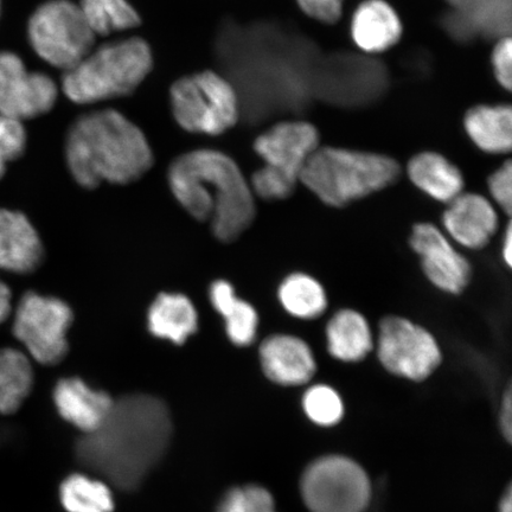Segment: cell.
<instances>
[{"label": "cell", "mask_w": 512, "mask_h": 512, "mask_svg": "<svg viewBox=\"0 0 512 512\" xmlns=\"http://www.w3.org/2000/svg\"><path fill=\"white\" fill-rule=\"evenodd\" d=\"M166 403L149 394L117 401L105 424L76 443V459L121 491L133 492L162 462L172 438Z\"/></svg>", "instance_id": "obj_1"}, {"label": "cell", "mask_w": 512, "mask_h": 512, "mask_svg": "<svg viewBox=\"0 0 512 512\" xmlns=\"http://www.w3.org/2000/svg\"><path fill=\"white\" fill-rule=\"evenodd\" d=\"M168 184L181 207L208 223L223 243L239 240L256 217L255 195L238 163L221 151L183 153L170 164Z\"/></svg>", "instance_id": "obj_2"}, {"label": "cell", "mask_w": 512, "mask_h": 512, "mask_svg": "<svg viewBox=\"0 0 512 512\" xmlns=\"http://www.w3.org/2000/svg\"><path fill=\"white\" fill-rule=\"evenodd\" d=\"M66 162L81 188L139 181L155 163L144 132L125 115L101 110L82 115L69 127Z\"/></svg>", "instance_id": "obj_3"}, {"label": "cell", "mask_w": 512, "mask_h": 512, "mask_svg": "<svg viewBox=\"0 0 512 512\" xmlns=\"http://www.w3.org/2000/svg\"><path fill=\"white\" fill-rule=\"evenodd\" d=\"M400 175V164L381 153L319 146L300 183L328 206L342 208L390 187Z\"/></svg>", "instance_id": "obj_4"}, {"label": "cell", "mask_w": 512, "mask_h": 512, "mask_svg": "<svg viewBox=\"0 0 512 512\" xmlns=\"http://www.w3.org/2000/svg\"><path fill=\"white\" fill-rule=\"evenodd\" d=\"M152 66V51L143 38L108 43L66 70L62 91L80 105L120 98L136 91Z\"/></svg>", "instance_id": "obj_5"}, {"label": "cell", "mask_w": 512, "mask_h": 512, "mask_svg": "<svg viewBox=\"0 0 512 512\" xmlns=\"http://www.w3.org/2000/svg\"><path fill=\"white\" fill-rule=\"evenodd\" d=\"M177 124L190 133L220 136L239 120V99L221 75L206 72L185 76L171 87Z\"/></svg>", "instance_id": "obj_6"}, {"label": "cell", "mask_w": 512, "mask_h": 512, "mask_svg": "<svg viewBox=\"0 0 512 512\" xmlns=\"http://www.w3.org/2000/svg\"><path fill=\"white\" fill-rule=\"evenodd\" d=\"M32 49L56 68H73L91 53L95 34L79 5L51 0L38 8L29 22Z\"/></svg>", "instance_id": "obj_7"}, {"label": "cell", "mask_w": 512, "mask_h": 512, "mask_svg": "<svg viewBox=\"0 0 512 512\" xmlns=\"http://www.w3.org/2000/svg\"><path fill=\"white\" fill-rule=\"evenodd\" d=\"M73 323L74 312L64 300L27 292L17 305L12 331L32 360L56 366L68 355Z\"/></svg>", "instance_id": "obj_8"}, {"label": "cell", "mask_w": 512, "mask_h": 512, "mask_svg": "<svg viewBox=\"0 0 512 512\" xmlns=\"http://www.w3.org/2000/svg\"><path fill=\"white\" fill-rule=\"evenodd\" d=\"M300 489L311 512H366L370 504L367 472L347 457L317 459L305 470Z\"/></svg>", "instance_id": "obj_9"}, {"label": "cell", "mask_w": 512, "mask_h": 512, "mask_svg": "<svg viewBox=\"0 0 512 512\" xmlns=\"http://www.w3.org/2000/svg\"><path fill=\"white\" fill-rule=\"evenodd\" d=\"M376 344L384 369L403 379L424 381L443 361L437 339L424 326L407 318H383Z\"/></svg>", "instance_id": "obj_10"}, {"label": "cell", "mask_w": 512, "mask_h": 512, "mask_svg": "<svg viewBox=\"0 0 512 512\" xmlns=\"http://www.w3.org/2000/svg\"><path fill=\"white\" fill-rule=\"evenodd\" d=\"M56 83L48 75L30 73L21 57L0 53V115L28 120L53 110L56 104Z\"/></svg>", "instance_id": "obj_11"}, {"label": "cell", "mask_w": 512, "mask_h": 512, "mask_svg": "<svg viewBox=\"0 0 512 512\" xmlns=\"http://www.w3.org/2000/svg\"><path fill=\"white\" fill-rule=\"evenodd\" d=\"M319 146L317 127L304 120L275 124L254 142V150L264 160V168L297 184L307 160Z\"/></svg>", "instance_id": "obj_12"}, {"label": "cell", "mask_w": 512, "mask_h": 512, "mask_svg": "<svg viewBox=\"0 0 512 512\" xmlns=\"http://www.w3.org/2000/svg\"><path fill=\"white\" fill-rule=\"evenodd\" d=\"M409 245L419 255L422 271L440 291L460 294L470 285L472 268L451 239L430 222L415 224Z\"/></svg>", "instance_id": "obj_13"}, {"label": "cell", "mask_w": 512, "mask_h": 512, "mask_svg": "<svg viewBox=\"0 0 512 512\" xmlns=\"http://www.w3.org/2000/svg\"><path fill=\"white\" fill-rule=\"evenodd\" d=\"M445 234L472 251L489 245L499 229V215L488 198L463 192L447 204L443 215Z\"/></svg>", "instance_id": "obj_14"}, {"label": "cell", "mask_w": 512, "mask_h": 512, "mask_svg": "<svg viewBox=\"0 0 512 512\" xmlns=\"http://www.w3.org/2000/svg\"><path fill=\"white\" fill-rule=\"evenodd\" d=\"M262 371L268 380L284 387L303 386L317 371L309 344L297 336L277 334L264 339L259 348Z\"/></svg>", "instance_id": "obj_15"}, {"label": "cell", "mask_w": 512, "mask_h": 512, "mask_svg": "<svg viewBox=\"0 0 512 512\" xmlns=\"http://www.w3.org/2000/svg\"><path fill=\"white\" fill-rule=\"evenodd\" d=\"M53 401L64 421L83 434H91L105 424L115 400L105 390L95 389L73 376L56 382Z\"/></svg>", "instance_id": "obj_16"}, {"label": "cell", "mask_w": 512, "mask_h": 512, "mask_svg": "<svg viewBox=\"0 0 512 512\" xmlns=\"http://www.w3.org/2000/svg\"><path fill=\"white\" fill-rule=\"evenodd\" d=\"M44 260V247L32 223L19 211L0 209V270L29 274Z\"/></svg>", "instance_id": "obj_17"}, {"label": "cell", "mask_w": 512, "mask_h": 512, "mask_svg": "<svg viewBox=\"0 0 512 512\" xmlns=\"http://www.w3.org/2000/svg\"><path fill=\"white\" fill-rule=\"evenodd\" d=\"M350 32L358 49L382 54L400 42L403 24L387 0H364L352 15Z\"/></svg>", "instance_id": "obj_18"}, {"label": "cell", "mask_w": 512, "mask_h": 512, "mask_svg": "<svg viewBox=\"0 0 512 512\" xmlns=\"http://www.w3.org/2000/svg\"><path fill=\"white\" fill-rule=\"evenodd\" d=\"M146 326L153 337L181 347L197 334L200 316L185 294L163 292L147 310Z\"/></svg>", "instance_id": "obj_19"}, {"label": "cell", "mask_w": 512, "mask_h": 512, "mask_svg": "<svg viewBox=\"0 0 512 512\" xmlns=\"http://www.w3.org/2000/svg\"><path fill=\"white\" fill-rule=\"evenodd\" d=\"M407 174L416 188L441 203L448 204L464 192L462 171L438 152L425 151L412 157Z\"/></svg>", "instance_id": "obj_20"}, {"label": "cell", "mask_w": 512, "mask_h": 512, "mask_svg": "<svg viewBox=\"0 0 512 512\" xmlns=\"http://www.w3.org/2000/svg\"><path fill=\"white\" fill-rule=\"evenodd\" d=\"M329 354L342 362H360L374 350L373 331L362 313L351 309L335 313L325 329Z\"/></svg>", "instance_id": "obj_21"}, {"label": "cell", "mask_w": 512, "mask_h": 512, "mask_svg": "<svg viewBox=\"0 0 512 512\" xmlns=\"http://www.w3.org/2000/svg\"><path fill=\"white\" fill-rule=\"evenodd\" d=\"M209 300L223 318L227 337L235 347L246 348L255 342L259 331V315L255 307L236 296L227 280H216L209 287Z\"/></svg>", "instance_id": "obj_22"}, {"label": "cell", "mask_w": 512, "mask_h": 512, "mask_svg": "<svg viewBox=\"0 0 512 512\" xmlns=\"http://www.w3.org/2000/svg\"><path fill=\"white\" fill-rule=\"evenodd\" d=\"M464 128L479 150L507 155L512 147V110L507 104L477 105L465 113Z\"/></svg>", "instance_id": "obj_23"}, {"label": "cell", "mask_w": 512, "mask_h": 512, "mask_svg": "<svg viewBox=\"0 0 512 512\" xmlns=\"http://www.w3.org/2000/svg\"><path fill=\"white\" fill-rule=\"evenodd\" d=\"M29 357L17 349H0V414H14L34 387Z\"/></svg>", "instance_id": "obj_24"}, {"label": "cell", "mask_w": 512, "mask_h": 512, "mask_svg": "<svg viewBox=\"0 0 512 512\" xmlns=\"http://www.w3.org/2000/svg\"><path fill=\"white\" fill-rule=\"evenodd\" d=\"M283 309L294 318L316 319L328 309V296L322 284L309 274L292 273L278 288Z\"/></svg>", "instance_id": "obj_25"}, {"label": "cell", "mask_w": 512, "mask_h": 512, "mask_svg": "<svg viewBox=\"0 0 512 512\" xmlns=\"http://www.w3.org/2000/svg\"><path fill=\"white\" fill-rule=\"evenodd\" d=\"M60 502L67 512H113V492L105 482L85 473H72L63 480Z\"/></svg>", "instance_id": "obj_26"}, {"label": "cell", "mask_w": 512, "mask_h": 512, "mask_svg": "<svg viewBox=\"0 0 512 512\" xmlns=\"http://www.w3.org/2000/svg\"><path fill=\"white\" fill-rule=\"evenodd\" d=\"M79 6L95 35H111L142 23L128 0H81Z\"/></svg>", "instance_id": "obj_27"}, {"label": "cell", "mask_w": 512, "mask_h": 512, "mask_svg": "<svg viewBox=\"0 0 512 512\" xmlns=\"http://www.w3.org/2000/svg\"><path fill=\"white\" fill-rule=\"evenodd\" d=\"M304 411L312 422L319 426L331 427L343 419L344 405L334 388L317 384L304 394Z\"/></svg>", "instance_id": "obj_28"}, {"label": "cell", "mask_w": 512, "mask_h": 512, "mask_svg": "<svg viewBox=\"0 0 512 512\" xmlns=\"http://www.w3.org/2000/svg\"><path fill=\"white\" fill-rule=\"evenodd\" d=\"M216 512H278L271 492L259 485L230 489L220 499Z\"/></svg>", "instance_id": "obj_29"}, {"label": "cell", "mask_w": 512, "mask_h": 512, "mask_svg": "<svg viewBox=\"0 0 512 512\" xmlns=\"http://www.w3.org/2000/svg\"><path fill=\"white\" fill-rule=\"evenodd\" d=\"M28 137L23 121L0 115V150L6 162L21 158L27 149Z\"/></svg>", "instance_id": "obj_30"}, {"label": "cell", "mask_w": 512, "mask_h": 512, "mask_svg": "<svg viewBox=\"0 0 512 512\" xmlns=\"http://www.w3.org/2000/svg\"><path fill=\"white\" fill-rule=\"evenodd\" d=\"M491 67L499 86L511 92L512 88V38L509 34L499 36L491 51Z\"/></svg>", "instance_id": "obj_31"}, {"label": "cell", "mask_w": 512, "mask_h": 512, "mask_svg": "<svg viewBox=\"0 0 512 512\" xmlns=\"http://www.w3.org/2000/svg\"><path fill=\"white\" fill-rule=\"evenodd\" d=\"M488 188L492 203L503 210L508 217L512 211V163L505 160V163L492 174L488 179Z\"/></svg>", "instance_id": "obj_32"}, {"label": "cell", "mask_w": 512, "mask_h": 512, "mask_svg": "<svg viewBox=\"0 0 512 512\" xmlns=\"http://www.w3.org/2000/svg\"><path fill=\"white\" fill-rule=\"evenodd\" d=\"M303 14L322 24H336L342 18L344 0H296Z\"/></svg>", "instance_id": "obj_33"}, {"label": "cell", "mask_w": 512, "mask_h": 512, "mask_svg": "<svg viewBox=\"0 0 512 512\" xmlns=\"http://www.w3.org/2000/svg\"><path fill=\"white\" fill-rule=\"evenodd\" d=\"M499 422H501V428L503 437L511 443L512 435V395L511 388L507 389L502 400L501 414H499Z\"/></svg>", "instance_id": "obj_34"}, {"label": "cell", "mask_w": 512, "mask_h": 512, "mask_svg": "<svg viewBox=\"0 0 512 512\" xmlns=\"http://www.w3.org/2000/svg\"><path fill=\"white\" fill-rule=\"evenodd\" d=\"M11 291L3 281H0V324H3L11 315Z\"/></svg>", "instance_id": "obj_35"}, {"label": "cell", "mask_w": 512, "mask_h": 512, "mask_svg": "<svg viewBox=\"0 0 512 512\" xmlns=\"http://www.w3.org/2000/svg\"><path fill=\"white\" fill-rule=\"evenodd\" d=\"M502 256L507 267L512 265V226L509 221L503 235Z\"/></svg>", "instance_id": "obj_36"}, {"label": "cell", "mask_w": 512, "mask_h": 512, "mask_svg": "<svg viewBox=\"0 0 512 512\" xmlns=\"http://www.w3.org/2000/svg\"><path fill=\"white\" fill-rule=\"evenodd\" d=\"M499 512H512V490L509 486L507 492H505L502 498L501 504H499Z\"/></svg>", "instance_id": "obj_37"}, {"label": "cell", "mask_w": 512, "mask_h": 512, "mask_svg": "<svg viewBox=\"0 0 512 512\" xmlns=\"http://www.w3.org/2000/svg\"><path fill=\"white\" fill-rule=\"evenodd\" d=\"M6 163H8V162H6V160L3 156L2 150H0V179H2L5 174Z\"/></svg>", "instance_id": "obj_38"}]
</instances>
